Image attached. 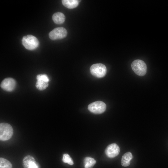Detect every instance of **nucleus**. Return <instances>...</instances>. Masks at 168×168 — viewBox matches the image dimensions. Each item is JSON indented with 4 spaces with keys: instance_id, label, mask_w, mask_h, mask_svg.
Returning <instances> with one entry per match:
<instances>
[{
    "instance_id": "nucleus-1",
    "label": "nucleus",
    "mask_w": 168,
    "mask_h": 168,
    "mask_svg": "<svg viewBox=\"0 0 168 168\" xmlns=\"http://www.w3.org/2000/svg\"><path fill=\"white\" fill-rule=\"evenodd\" d=\"M13 131L12 126L9 124L2 123L0 124V140L5 141L12 136Z\"/></svg>"
},
{
    "instance_id": "nucleus-2",
    "label": "nucleus",
    "mask_w": 168,
    "mask_h": 168,
    "mask_svg": "<svg viewBox=\"0 0 168 168\" xmlns=\"http://www.w3.org/2000/svg\"><path fill=\"white\" fill-rule=\"evenodd\" d=\"M131 68L134 72L139 76H144L147 72L146 64L141 60L137 59L133 61L131 64Z\"/></svg>"
},
{
    "instance_id": "nucleus-3",
    "label": "nucleus",
    "mask_w": 168,
    "mask_h": 168,
    "mask_svg": "<svg viewBox=\"0 0 168 168\" xmlns=\"http://www.w3.org/2000/svg\"><path fill=\"white\" fill-rule=\"evenodd\" d=\"M22 43L25 47L29 50L35 49L39 45V41L37 39L31 35L24 36L22 39Z\"/></svg>"
},
{
    "instance_id": "nucleus-4",
    "label": "nucleus",
    "mask_w": 168,
    "mask_h": 168,
    "mask_svg": "<svg viewBox=\"0 0 168 168\" xmlns=\"http://www.w3.org/2000/svg\"><path fill=\"white\" fill-rule=\"evenodd\" d=\"M91 74L94 76L101 78L106 74L107 69L105 66L102 63H96L91 66L90 68Z\"/></svg>"
},
{
    "instance_id": "nucleus-5",
    "label": "nucleus",
    "mask_w": 168,
    "mask_h": 168,
    "mask_svg": "<svg viewBox=\"0 0 168 168\" xmlns=\"http://www.w3.org/2000/svg\"><path fill=\"white\" fill-rule=\"evenodd\" d=\"M88 109L92 113L100 114L105 111L106 105L105 103L102 101H96L90 104L88 106Z\"/></svg>"
},
{
    "instance_id": "nucleus-6",
    "label": "nucleus",
    "mask_w": 168,
    "mask_h": 168,
    "mask_svg": "<svg viewBox=\"0 0 168 168\" xmlns=\"http://www.w3.org/2000/svg\"><path fill=\"white\" fill-rule=\"evenodd\" d=\"M37 82L35 87L39 90L43 91L46 89L49 86V79L45 74H40L36 76Z\"/></svg>"
},
{
    "instance_id": "nucleus-7",
    "label": "nucleus",
    "mask_w": 168,
    "mask_h": 168,
    "mask_svg": "<svg viewBox=\"0 0 168 168\" xmlns=\"http://www.w3.org/2000/svg\"><path fill=\"white\" fill-rule=\"evenodd\" d=\"M67 34V31L65 28L58 27L51 31L49 34V36L51 39L56 40L64 38Z\"/></svg>"
},
{
    "instance_id": "nucleus-8",
    "label": "nucleus",
    "mask_w": 168,
    "mask_h": 168,
    "mask_svg": "<svg viewBox=\"0 0 168 168\" xmlns=\"http://www.w3.org/2000/svg\"><path fill=\"white\" fill-rule=\"evenodd\" d=\"M16 86L15 80L12 78H7L4 79L1 82L0 86L4 90L7 91H12Z\"/></svg>"
},
{
    "instance_id": "nucleus-9",
    "label": "nucleus",
    "mask_w": 168,
    "mask_h": 168,
    "mask_svg": "<svg viewBox=\"0 0 168 168\" xmlns=\"http://www.w3.org/2000/svg\"><path fill=\"white\" fill-rule=\"evenodd\" d=\"M119 152V147L116 143H112L109 145L105 150L106 155L110 158H113L117 156Z\"/></svg>"
},
{
    "instance_id": "nucleus-10",
    "label": "nucleus",
    "mask_w": 168,
    "mask_h": 168,
    "mask_svg": "<svg viewBox=\"0 0 168 168\" xmlns=\"http://www.w3.org/2000/svg\"><path fill=\"white\" fill-rule=\"evenodd\" d=\"M52 19L55 23L57 24H61L64 22L65 16L63 13L57 12L53 15Z\"/></svg>"
},
{
    "instance_id": "nucleus-11",
    "label": "nucleus",
    "mask_w": 168,
    "mask_h": 168,
    "mask_svg": "<svg viewBox=\"0 0 168 168\" xmlns=\"http://www.w3.org/2000/svg\"><path fill=\"white\" fill-rule=\"evenodd\" d=\"M133 158L132 153L130 152H127L124 154L122 156L121 164L124 167L128 166L130 163V161Z\"/></svg>"
},
{
    "instance_id": "nucleus-12",
    "label": "nucleus",
    "mask_w": 168,
    "mask_h": 168,
    "mask_svg": "<svg viewBox=\"0 0 168 168\" xmlns=\"http://www.w3.org/2000/svg\"><path fill=\"white\" fill-rule=\"evenodd\" d=\"M79 1L77 0H63V4L66 7L69 9H72L77 7Z\"/></svg>"
},
{
    "instance_id": "nucleus-13",
    "label": "nucleus",
    "mask_w": 168,
    "mask_h": 168,
    "mask_svg": "<svg viewBox=\"0 0 168 168\" xmlns=\"http://www.w3.org/2000/svg\"><path fill=\"white\" fill-rule=\"evenodd\" d=\"M36 163L35 158L30 155L25 156L23 160V166L25 168H29L32 164Z\"/></svg>"
},
{
    "instance_id": "nucleus-14",
    "label": "nucleus",
    "mask_w": 168,
    "mask_h": 168,
    "mask_svg": "<svg viewBox=\"0 0 168 168\" xmlns=\"http://www.w3.org/2000/svg\"><path fill=\"white\" fill-rule=\"evenodd\" d=\"M96 162L94 159L90 157H86L84 159L85 168H92Z\"/></svg>"
},
{
    "instance_id": "nucleus-15",
    "label": "nucleus",
    "mask_w": 168,
    "mask_h": 168,
    "mask_svg": "<svg viewBox=\"0 0 168 168\" xmlns=\"http://www.w3.org/2000/svg\"><path fill=\"white\" fill-rule=\"evenodd\" d=\"M11 163L7 160L2 157L0 158V168H12Z\"/></svg>"
},
{
    "instance_id": "nucleus-16",
    "label": "nucleus",
    "mask_w": 168,
    "mask_h": 168,
    "mask_svg": "<svg viewBox=\"0 0 168 168\" xmlns=\"http://www.w3.org/2000/svg\"><path fill=\"white\" fill-rule=\"evenodd\" d=\"M62 161L63 162L67 163L69 165H72L73 164L72 159L68 154H65L63 155Z\"/></svg>"
}]
</instances>
